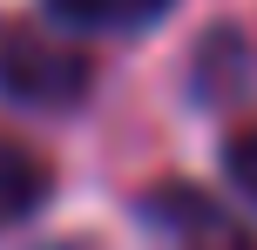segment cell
Returning a JSON list of instances; mask_svg holds the SVG:
<instances>
[{"label": "cell", "instance_id": "cell-1", "mask_svg": "<svg viewBox=\"0 0 257 250\" xmlns=\"http://www.w3.org/2000/svg\"><path fill=\"white\" fill-rule=\"evenodd\" d=\"M0 88L14 102H34V108H75L88 95V54L68 48L61 34L14 27L0 41Z\"/></svg>", "mask_w": 257, "mask_h": 250}, {"label": "cell", "instance_id": "cell-2", "mask_svg": "<svg viewBox=\"0 0 257 250\" xmlns=\"http://www.w3.org/2000/svg\"><path fill=\"white\" fill-rule=\"evenodd\" d=\"M142 223L156 230L163 250H250V237L217 210V203L196 196V189H183V183L142 196Z\"/></svg>", "mask_w": 257, "mask_h": 250}, {"label": "cell", "instance_id": "cell-3", "mask_svg": "<svg viewBox=\"0 0 257 250\" xmlns=\"http://www.w3.org/2000/svg\"><path fill=\"white\" fill-rule=\"evenodd\" d=\"M48 14L61 27H81V34H128V27L163 21L169 0H48Z\"/></svg>", "mask_w": 257, "mask_h": 250}, {"label": "cell", "instance_id": "cell-4", "mask_svg": "<svg viewBox=\"0 0 257 250\" xmlns=\"http://www.w3.org/2000/svg\"><path fill=\"white\" fill-rule=\"evenodd\" d=\"M41 196H48V169H41V156H27L21 142L0 135V230H14L21 216H34Z\"/></svg>", "mask_w": 257, "mask_h": 250}, {"label": "cell", "instance_id": "cell-5", "mask_svg": "<svg viewBox=\"0 0 257 250\" xmlns=\"http://www.w3.org/2000/svg\"><path fill=\"white\" fill-rule=\"evenodd\" d=\"M223 169H230L237 196H244V203H257V129H237L230 142H223Z\"/></svg>", "mask_w": 257, "mask_h": 250}, {"label": "cell", "instance_id": "cell-6", "mask_svg": "<svg viewBox=\"0 0 257 250\" xmlns=\"http://www.w3.org/2000/svg\"><path fill=\"white\" fill-rule=\"evenodd\" d=\"M34 250H102V243H88V237H48V243H34Z\"/></svg>", "mask_w": 257, "mask_h": 250}]
</instances>
